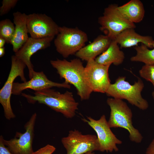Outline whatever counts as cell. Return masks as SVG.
I'll return each instance as SVG.
<instances>
[{
    "label": "cell",
    "mask_w": 154,
    "mask_h": 154,
    "mask_svg": "<svg viewBox=\"0 0 154 154\" xmlns=\"http://www.w3.org/2000/svg\"><path fill=\"white\" fill-rule=\"evenodd\" d=\"M37 117L36 113L32 114L24 125V133L17 132L15 137L9 140L3 138L4 144L12 154H32L34 152L33 144Z\"/></svg>",
    "instance_id": "cell-9"
},
{
    "label": "cell",
    "mask_w": 154,
    "mask_h": 154,
    "mask_svg": "<svg viewBox=\"0 0 154 154\" xmlns=\"http://www.w3.org/2000/svg\"><path fill=\"white\" fill-rule=\"evenodd\" d=\"M86 33L78 28L59 27L54 40L57 51L64 58L75 54L84 46L88 41Z\"/></svg>",
    "instance_id": "cell-5"
},
{
    "label": "cell",
    "mask_w": 154,
    "mask_h": 154,
    "mask_svg": "<svg viewBox=\"0 0 154 154\" xmlns=\"http://www.w3.org/2000/svg\"><path fill=\"white\" fill-rule=\"evenodd\" d=\"M11 67L8 78L3 87L0 90V103L4 110L5 118L10 120L15 117L11 108V98L14 81L19 76L23 82H26L24 72L26 66L21 60L15 55L11 56Z\"/></svg>",
    "instance_id": "cell-7"
},
{
    "label": "cell",
    "mask_w": 154,
    "mask_h": 154,
    "mask_svg": "<svg viewBox=\"0 0 154 154\" xmlns=\"http://www.w3.org/2000/svg\"><path fill=\"white\" fill-rule=\"evenodd\" d=\"M125 58L123 52L121 50L118 43L112 40L107 49L94 59L98 63L104 65L116 66L121 64Z\"/></svg>",
    "instance_id": "cell-18"
},
{
    "label": "cell",
    "mask_w": 154,
    "mask_h": 154,
    "mask_svg": "<svg viewBox=\"0 0 154 154\" xmlns=\"http://www.w3.org/2000/svg\"><path fill=\"white\" fill-rule=\"evenodd\" d=\"M3 137L0 136V154H12L4 144L3 142Z\"/></svg>",
    "instance_id": "cell-25"
},
{
    "label": "cell",
    "mask_w": 154,
    "mask_h": 154,
    "mask_svg": "<svg viewBox=\"0 0 154 154\" xmlns=\"http://www.w3.org/2000/svg\"><path fill=\"white\" fill-rule=\"evenodd\" d=\"M32 95L22 93L30 104L37 102L44 104L55 111L61 113L68 118H71L76 115L78 103L75 100L72 92L66 91L61 93L55 90L48 88L35 91Z\"/></svg>",
    "instance_id": "cell-1"
},
{
    "label": "cell",
    "mask_w": 154,
    "mask_h": 154,
    "mask_svg": "<svg viewBox=\"0 0 154 154\" xmlns=\"http://www.w3.org/2000/svg\"><path fill=\"white\" fill-rule=\"evenodd\" d=\"M61 141L66 150V154H85L100 151V145L96 135L83 134L77 130L70 131L68 136L62 138Z\"/></svg>",
    "instance_id": "cell-8"
},
{
    "label": "cell",
    "mask_w": 154,
    "mask_h": 154,
    "mask_svg": "<svg viewBox=\"0 0 154 154\" xmlns=\"http://www.w3.org/2000/svg\"><path fill=\"white\" fill-rule=\"evenodd\" d=\"M153 49L149 50L146 45L141 44L140 46L135 47L134 49L136 52V55L130 58L133 62H143L145 64H154V44Z\"/></svg>",
    "instance_id": "cell-20"
},
{
    "label": "cell",
    "mask_w": 154,
    "mask_h": 154,
    "mask_svg": "<svg viewBox=\"0 0 154 154\" xmlns=\"http://www.w3.org/2000/svg\"><path fill=\"white\" fill-rule=\"evenodd\" d=\"M53 87L70 89V86L65 81L60 83L50 80L42 71H34L32 78L29 80L21 83L14 82L12 93L18 95L21 94L23 90L27 89H32L36 91Z\"/></svg>",
    "instance_id": "cell-13"
},
{
    "label": "cell",
    "mask_w": 154,
    "mask_h": 154,
    "mask_svg": "<svg viewBox=\"0 0 154 154\" xmlns=\"http://www.w3.org/2000/svg\"><path fill=\"white\" fill-rule=\"evenodd\" d=\"M118 9L129 21L134 23L141 21L144 17L143 5L139 0H131L123 5L118 6Z\"/></svg>",
    "instance_id": "cell-19"
},
{
    "label": "cell",
    "mask_w": 154,
    "mask_h": 154,
    "mask_svg": "<svg viewBox=\"0 0 154 154\" xmlns=\"http://www.w3.org/2000/svg\"><path fill=\"white\" fill-rule=\"evenodd\" d=\"M14 24L7 19L0 21V37L4 38L7 43H11L14 36L15 31Z\"/></svg>",
    "instance_id": "cell-21"
},
{
    "label": "cell",
    "mask_w": 154,
    "mask_h": 154,
    "mask_svg": "<svg viewBox=\"0 0 154 154\" xmlns=\"http://www.w3.org/2000/svg\"><path fill=\"white\" fill-rule=\"evenodd\" d=\"M27 23L28 33L33 38L54 37L58 33L59 26L44 14L34 13L27 15Z\"/></svg>",
    "instance_id": "cell-12"
},
{
    "label": "cell",
    "mask_w": 154,
    "mask_h": 154,
    "mask_svg": "<svg viewBox=\"0 0 154 154\" xmlns=\"http://www.w3.org/2000/svg\"><path fill=\"white\" fill-rule=\"evenodd\" d=\"M6 43V42L5 40L3 38L0 37V48L4 47Z\"/></svg>",
    "instance_id": "cell-27"
},
{
    "label": "cell",
    "mask_w": 154,
    "mask_h": 154,
    "mask_svg": "<svg viewBox=\"0 0 154 154\" xmlns=\"http://www.w3.org/2000/svg\"><path fill=\"white\" fill-rule=\"evenodd\" d=\"M112 41L105 35H99L92 42L81 48L75 55L81 60L87 62L94 60L107 49Z\"/></svg>",
    "instance_id": "cell-15"
},
{
    "label": "cell",
    "mask_w": 154,
    "mask_h": 154,
    "mask_svg": "<svg viewBox=\"0 0 154 154\" xmlns=\"http://www.w3.org/2000/svg\"><path fill=\"white\" fill-rule=\"evenodd\" d=\"M146 154H154V139L147 149Z\"/></svg>",
    "instance_id": "cell-26"
},
{
    "label": "cell",
    "mask_w": 154,
    "mask_h": 154,
    "mask_svg": "<svg viewBox=\"0 0 154 154\" xmlns=\"http://www.w3.org/2000/svg\"><path fill=\"white\" fill-rule=\"evenodd\" d=\"M83 120L86 122L96 132L100 145V151L102 152L117 151V145L120 144L122 141L118 139L111 131L106 116L102 115L98 120L90 117Z\"/></svg>",
    "instance_id": "cell-10"
},
{
    "label": "cell",
    "mask_w": 154,
    "mask_h": 154,
    "mask_svg": "<svg viewBox=\"0 0 154 154\" xmlns=\"http://www.w3.org/2000/svg\"><path fill=\"white\" fill-rule=\"evenodd\" d=\"M5 54V48L4 47L0 48V57L3 56Z\"/></svg>",
    "instance_id": "cell-28"
},
{
    "label": "cell",
    "mask_w": 154,
    "mask_h": 154,
    "mask_svg": "<svg viewBox=\"0 0 154 154\" xmlns=\"http://www.w3.org/2000/svg\"><path fill=\"white\" fill-rule=\"evenodd\" d=\"M125 77H119L115 82L111 84L106 93L108 96L113 98L125 99L131 105L139 109L145 110L148 107L147 101L143 98L141 92L144 87V83L140 78L133 85H131L125 80Z\"/></svg>",
    "instance_id": "cell-4"
},
{
    "label": "cell",
    "mask_w": 154,
    "mask_h": 154,
    "mask_svg": "<svg viewBox=\"0 0 154 154\" xmlns=\"http://www.w3.org/2000/svg\"><path fill=\"white\" fill-rule=\"evenodd\" d=\"M13 15L15 31L10 44L12 45L13 51L16 53L28 39L29 33L27 23V15L17 11L14 12Z\"/></svg>",
    "instance_id": "cell-16"
},
{
    "label": "cell",
    "mask_w": 154,
    "mask_h": 154,
    "mask_svg": "<svg viewBox=\"0 0 154 154\" xmlns=\"http://www.w3.org/2000/svg\"><path fill=\"white\" fill-rule=\"evenodd\" d=\"M85 154H94V152H89L87 153H86Z\"/></svg>",
    "instance_id": "cell-29"
},
{
    "label": "cell",
    "mask_w": 154,
    "mask_h": 154,
    "mask_svg": "<svg viewBox=\"0 0 154 154\" xmlns=\"http://www.w3.org/2000/svg\"><path fill=\"white\" fill-rule=\"evenodd\" d=\"M110 66L99 64L94 59L87 62L85 67V77L92 92L106 93L111 84L108 74Z\"/></svg>",
    "instance_id": "cell-11"
},
{
    "label": "cell",
    "mask_w": 154,
    "mask_h": 154,
    "mask_svg": "<svg viewBox=\"0 0 154 154\" xmlns=\"http://www.w3.org/2000/svg\"><path fill=\"white\" fill-rule=\"evenodd\" d=\"M141 76L151 82L154 87V64H145L139 70Z\"/></svg>",
    "instance_id": "cell-22"
},
{
    "label": "cell",
    "mask_w": 154,
    "mask_h": 154,
    "mask_svg": "<svg viewBox=\"0 0 154 154\" xmlns=\"http://www.w3.org/2000/svg\"><path fill=\"white\" fill-rule=\"evenodd\" d=\"M54 37H49L40 39L29 37L22 47L15 53V56L22 61L27 67L30 79L32 78L35 71L31 60V56L38 51L50 46Z\"/></svg>",
    "instance_id": "cell-14"
},
{
    "label": "cell",
    "mask_w": 154,
    "mask_h": 154,
    "mask_svg": "<svg viewBox=\"0 0 154 154\" xmlns=\"http://www.w3.org/2000/svg\"><path fill=\"white\" fill-rule=\"evenodd\" d=\"M107 103L110 109V117L108 121L111 128H122L129 133V139L132 141L140 143L143 137L139 131L133 126L132 113L127 104L122 100L108 98Z\"/></svg>",
    "instance_id": "cell-3"
},
{
    "label": "cell",
    "mask_w": 154,
    "mask_h": 154,
    "mask_svg": "<svg viewBox=\"0 0 154 154\" xmlns=\"http://www.w3.org/2000/svg\"><path fill=\"white\" fill-rule=\"evenodd\" d=\"M50 63L56 70L60 78L75 87L81 100L89 99L92 92L86 80L85 67L80 59L76 58L68 61L57 59L51 60Z\"/></svg>",
    "instance_id": "cell-2"
},
{
    "label": "cell",
    "mask_w": 154,
    "mask_h": 154,
    "mask_svg": "<svg viewBox=\"0 0 154 154\" xmlns=\"http://www.w3.org/2000/svg\"><path fill=\"white\" fill-rule=\"evenodd\" d=\"M122 48H127L138 45L141 43L147 47L153 48L154 40L149 36H143L136 33L134 28L125 30L118 35L115 40Z\"/></svg>",
    "instance_id": "cell-17"
},
{
    "label": "cell",
    "mask_w": 154,
    "mask_h": 154,
    "mask_svg": "<svg viewBox=\"0 0 154 154\" xmlns=\"http://www.w3.org/2000/svg\"><path fill=\"white\" fill-rule=\"evenodd\" d=\"M56 148L53 145L47 144L35 151L32 154H52L55 151Z\"/></svg>",
    "instance_id": "cell-24"
},
{
    "label": "cell",
    "mask_w": 154,
    "mask_h": 154,
    "mask_svg": "<svg viewBox=\"0 0 154 154\" xmlns=\"http://www.w3.org/2000/svg\"><path fill=\"white\" fill-rule=\"evenodd\" d=\"M152 96L153 98L154 99V91L152 93Z\"/></svg>",
    "instance_id": "cell-30"
},
{
    "label": "cell",
    "mask_w": 154,
    "mask_h": 154,
    "mask_svg": "<svg viewBox=\"0 0 154 154\" xmlns=\"http://www.w3.org/2000/svg\"><path fill=\"white\" fill-rule=\"evenodd\" d=\"M17 0H3L2 5L0 8V15L7 13L17 4Z\"/></svg>",
    "instance_id": "cell-23"
},
{
    "label": "cell",
    "mask_w": 154,
    "mask_h": 154,
    "mask_svg": "<svg viewBox=\"0 0 154 154\" xmlns=\"http://www.w3.org/2000/svg\"><path fill=\"white\" fill-rule=\"evenodd\" d=\"M118 6L116 4L109 5L104 9L103 15L98 19L100 29L112 40H115L125 30L136 27L134 23L129 21L120 12Z\"/></svg>",
    "instance_id": "cell-6"
}]
</instances>
